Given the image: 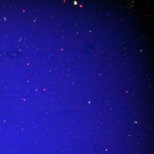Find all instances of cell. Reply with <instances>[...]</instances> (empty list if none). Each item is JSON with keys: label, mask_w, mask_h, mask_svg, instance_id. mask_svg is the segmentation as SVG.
I'll return each mask as SVG.
<instances>
[{"label": "cell", "mask_w": 154, "mask_h": 154, "mask_svg": "<svg viewBox=\"0 0 154 154\" xmlns=\"http://www.w3.org/2000/svg\"><path fill=\"white\" fill-rule=\"evenodd\" d=\"M74 3L75 5H77V2L76 1H74Z\"/></svg>", "instance_id": "obj_1"}]
</instances>
